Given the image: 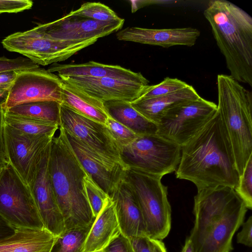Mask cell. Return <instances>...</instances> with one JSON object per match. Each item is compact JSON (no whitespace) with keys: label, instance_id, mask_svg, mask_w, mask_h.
<instances>
[{"label":"cell","instance_id":"7bdbcfd3","mask_svg":"<svg viewBox=\"0 0 252 252\" xmlns=\"http://www.w3.org/2000/svg\"><path fill=\"white\" fill-rule=\"evenodd\" d=\"M181 252H194L192 242L189 237L186 238L184 246Z\"/></svg>","mask_w":252,"mask_h":252},{"label":"cell","instance_id":"b9f144b4","mask_svg":"<svg viewBox=\"0 0 252 252\" xmlns=\"http://www.w3.org/2000/svg\"><path fill=\"white\" fill-rule=\"evenodd\" d=\"M154 244L153 252H167L164 243L161 240L153 239Z\"/></svg>","mask_w":252,"mask_h":252},{"label":"cell","instance_id":"44dd1931","mask_svg":"<svg viewBox=\"0 0 252 252\" xmlns=\"http://www.w3.org/2000/svg\"><path fill=\"white\" fill-rule=\"evenodd\" d=\"M200 96L191 85L166 95L135 100L131 106L150 121L158 124L172 109L196 100Z\"/></svg>","mask_w":252,"mask_h":252},{"label":"cell","instance_id":"9c48e42d","mask_svg":"<svg viewBox=\"0 0 252 252\" xmlns=\"http://www.w3.org/2000/svg\"><path fill=\"white\" fill-rule=\"evenodd\" d=\"M0 215L15 228H43L29 186L8 163L0 177Z\"/></svg>","mask_w":252,"mask_h":252},{"label":"cell","instance_id":"ee69618b","mask_svg":"<svg viewBox=\"0 0 252 252\" xmlns=\"http://www.w3.org/2000/svg\"><path fill=\"white\" fill-rule=\"evenodd\" d=\"M7 93L8 91L0 89V106L4 103L7 97Z\"/></svg>","mask_w":252,"mask_h":252},{"label":"cell","instance_id":"7402d4cb","mask_svg":"<svg viewBox=\"0 0 252 252\" xmlns=\"http://www.w3.org/2000/svg\"><path fill=\"white\" fill-rule=\"evenodd\" d=\"M120 233L114 204L109 197L92 224L83 252L102 250Z\"/></svg>","mask_w":252,"mask_h":252},{"label":"cell","instance_id":"4fadbf2b","mask_svg":"<svg viewBox=\"0 0 252 252\" xmlns=\"http://www.w3.org/2000/svg\"><path fill=\"white\" fill-rule=\"evenodd\" d=\"M60 126L66 133L92 150L122 161L120 148L105 125L83 116L61 103Z\"/></svg>","mask_w":252,"mask_h":252},{"label":"cell","instance_id":"83f0119b","mask_svg":"<svg viewBox=\"0 0 252 252\" xmlns=\"http://www.w3.org/2000/svg\"><path fill=\"white\" fill-rule=\"evenodd\" d=\"M4 123L22 132L35 135H54L59 126L52 123L32 118L14 116L4 112Z\"/></svg>","mask_w":252,"mask_h":252},{"label":"cell","instance_id":"1f68e13d","mask_svg":"<svg viewBox=\"0 0 252 252\" xmlns=\"http://www.w3.org/2000/svg\"><path fill=\"white\" fill-rule=\"evenodd\" d=\"M236 193L244 202L246 208L252 209V156L248 161L239 183L234 189Z\"/></svg>","mask_w":252,"mask_h":252},{"label":"cell","instance_id":"7c38bea8","mask_svg":"<svg viewBox=\"0 0 252 252\" xmlns=\"http://www.w3.org/2000/svg\"><path fill=\"white\" fill-rule=\"evenodd\" d=\"M51 143L41 153L28 186L44 228L57 237L65 229V226L49 172Z\"/></svg>","mask_w":252,"mask_h":252},{"label":"cell","instance_id":"8d00e7d4","mask_svg":"<svg viewBox=\"0 0 252 252\" xmlns=\"http://www.w3.org/2000/svg\"><path fill=\"white\" fill-rule=\"evenodd\" d=\"M133 252H153L154 244L153 239L147 236L133 237L129 239Z\"/></svg>","mask_w":252,"mask_h":252},{"label":"cell","instance_id":"4dcf8cb0","mask_svg":"<svg viewBox=\"0 0 252 252\" xmlns=\"http://www.w3.org/2000/svg\"><path fill=\"white\" fill-rule=\"evenodd\" d=\"M188 85L185 82L177 78L166 77L158 84L146 86L136 100L166 95L182 90Z\"/></svg>","mask_w":252,"mask_h":252},{"label":"cell","instance_id":"7a4b0ae2","mask_svg":"<svg viewBox=\"0 0 252 252\" xmlns=\"http://www.w3.org/2000/svg\"><path fill=\"white\" fill-rule=\"evenodd\" d=\"M190 238L194 252H231L232 239L247 208L233 188L218 186L197 191Z\"/></svg>","mask_w":252,"mask_h":252},{"label":"cell","instance_id":"ba28073f","mask_svg":"<svg viewBox=\"0 0 252 252\" xmlns=\"http://www.w3.org/2000/svg\"><path fill=\"white\" fill-rule=\"evenodd\" d=\"M97 39L62 40L46 37L32 29L11 34L1 41L7 50L20 54L39 65L64 61Z\"/></svg>","mask_w":252,"mask_h":252},{"label":"cell","instance_id":"d590c367","mask_svg":"<svg viewBox=\"0 0 252 252\" xmlns=\"http://www.w3.org/2000/svg\"><path fill=\"white\" fill-rule=\"evenodd\" d=\"M103 252H133L129 240L120 233L103 250Z\"/></svg>","mask_w":252,"mask_h":252},{"label":"cell","instance_id":"d4e9b609","mask_svg":"<svg viewBox=\"0 0 252 252\" xmlns=\"http://www.w3.org/2000/svg\"><path fill=\"white\" fill-rule=\"evenodd\" d=\"M103 103L110 117L127 127L137 135L157 134V125L135 110L130 102L110 100Z\"/></svg>","mask_w":252,"mask_h":252},{"label":"cell","instance_id":"603a6c76","mask_svg":"<svg viewBox=\"0 0 252 252\" xmlns=\"http://www.w3.org/2000/svg\"><path fill=\"white\" fill-rule=\"evenodd\" d=\"M56 236L46 228H17L0 241V252H50Z\"/></svg>","mask_w":252,"mask_h":252},{"label":"cell","instance_id":"f35d334b","mask_svg":"<svg viewBox=\"0 0 252 252\" xmlns=\"http://www.w3.org/2000/svg\"><path fill=\"white\" fill-rule=\"evenodd\" d=\"M4 110L0 106V164L5 165L8 163L6 157L4 142Z\"/></svg>","mask_w":252,"mask_h":252},{"label":"cell","instance_id":"f546056e","mask_svg":"<svg viewBox=\"0 0 252 252\" xmlns=\"http://www.w3.org/2000/svg\"><path fill=\"white\" fill-rule=\"evenodd\" d=\"M83 186L85 196L95 218L109 197L87 173L83 179Z\"/></svg>","mask_w":252,"mask_h":252},{"label":"cell","instance_id":"d6a6232c","mask_svg":"<svg viewBox=\"0 0 252 252\" xmlns=\"http://www.w3.org/2000/svg\"><path fill=\"white\" fill-rule=\"evenodd\" d=\"M105 126L119 146L120 151L122 147L131 143L138 135L109 116Z\"/></svg>","mask_w":252,"mask_h":252},{"label":"cell","instance_id":"d6986e66","mask_svg":"<svg viewBox=\"0 0 252 252\" xmlns=\"http://www.w3.org/2000/svg\"><path fill=\"white\" fill-rule=\"evenodd\" d=\"M200 35L195 28L152 29L139 27H127L118 32L117 38L144 44L169 48L175 45L193 46Z\"/></svg>","mask_w":252,"mask_h":252},{"label":"cell","instance_id":"9a60e30c","mask_svg":"<svg viewBox=\"0 0 252 252\" xmlns=\"http://www.w3.org/2000/svg\"><path fill=\"white\" fill-rule=\"evenodd\" d=\"M125 22H101L69 14L51 22L39 24L33 29L43 36L62 40H86L99 38L120 30Z\"/></svg>","mask_w":252,"mask_h":252},{"label":"cell","instance_id":"3957f363","mask_svg":"<svg viewBox=\"0 0 252 252\" xmlns=\"http://www.w3.org/2000/svg\"><path fill=\"white\" fill-rule=\"evenodd\" d=\"M204 15L230 76L252 87V18L225 0H210Z\"/></svg>","mask_w":252,"mask_h":252},{"label":"cell","instance_id":"60d3db41","mask_svg":"<svg viewBox=\"0 0 252 252\" xmlns=\"http://www.w3.org/2000/svg\"><path fill=\"white\" fill-rule=\"evenodd\" d=\"M15 228L0 215V241L14 234Z\"/></svg>","mask_w":252,"mask_h":252},{"label":"cell","instance_id":"836d02e7","mask_svg":"<svg viewBox=\"0 0 252 252\" xmlns=\"http://www.w3.org/2000/svg\"><path fill=\"white\" fill-rule=\"evenodd\" d=\"M39 67L27 58L8 59L0 57V72L9 70L21 71Z\"/></svg>","mask_w":252,"mask_h":252},{"label":"cell","instance_id":"e0dca14e","mask_svg":"<svg viewBox=\"0 0 252 252\" xmlns=\"http://www.w3.org/2000/svg\"><path fill=\"white\" fill-rule=\"evenodd\" d=\"M58 76L63 81L103 102L110 100L132 102L139 97L143 89L148 86L110 77Z\"/></svg>","mask_w":252,"mask_h":252},{"label":"cell","instance_id":"cb8c5ba5","mask_svg":"<svg viewBox=\"0 0 252 252\" xmlns=\"http://www.w3.org/2000/svg\"><path fill=\"white\" fill-rule=\"evenodd\" d=\"M61 103L83 116L104 125L109 117L103 102L63 80Z\"/></svg>","mask_w":252,"mask_h":252},{"label":"cell","instance_id":"5b68a950","mask_svg":"<svg viewBox=\"0 0 252 252\" xmlns=\"http://www.w3.org/2000/svg\"><path fill=\"white\" fill-rule=\"evenodd\" d=\"M218 112L229 138L240 176L252 156V93L230 75L217 76Z\"/></svg>","mask_w":252,"mask_h":252},{"label":"cell","instance_id":"52a82bcc","mask_svg":"<svg viewBox=\"0 0 252 252\" xmlns=\"http://www.w3.org/2000/svg\"><path fill=\"white\" fill-rule=\"evenodd\" d=\"M181 147L158 135H140L120 149L123 162L129 169L159 177L175 171Z\"/></svg>","mask_w":252,"mask_h":252},{"label":"cell","instance_id":"277c9868","mask_svg":"<svg viewBox=\"0 0 252 252\" xmlns=\"http://www.w3.org/2000/svg\"><path fill=\"white\" fill-rule=\"evenodd\" d=\"M51 143L49 172L65 229L92 224L95 218L85 196L83 179L87 172L61 126Z\"/></svg>","mask_w":252,"mask_h":252},{"label":"cell","instance_id":"5bb4252c","mask_svg":"<svg viewBox=\"0 0 252 252\" xmlns=\"http://www.w3.org/2000/svg\"><path fill=\"white\" fill-rule=\"evenodd\" d=\"M4 142L8 163L28 185L38 159L55 135H35L4 123Z\"/></svg>","mask_w":252,"mask_h":252},{"label":"cell","instance_id":"ffe728a7","mask_svg":"<svg viewBox=\"0 0 252 252\" xmlns=\"http://www.w3.org/2000/svg\"><path fill=\"white\" fill-rule=\"evenodd\" d=\"M58 75L90 77H110L149 85V81L140 73L119 65L102 64L94 61L79 64H52L47 69Z\"/></svg>","mask_w":252,"mask_h":252},{"label":"cell","instance_id":"30bf717a","mask_svg":"<svg viewBox=\"0 0 252 252\" xmlns=\"http://www.w3.org/2000/svg\"><path fill=\"white\" fill-rule=\"evenodd\" d=\"M217 111L215 103L200 96L167 113L157 124V134L181 147L195 135Z\"/></svg>","mask_w":252,"mask_h":252},{"label":"cell","instance_id":"f1b7e54d","mask_svg":"<svg viewBox=\"0 0 252 252\" xmlns=\"http://www.w3.org/2000/svg\"><path fill=\"white\" fill-rule=\"evenodd\" d=\"M68 14L101 22L116 21L122 19L107 5L96 2H85L78 9Z\"/></svg>","mask_w":252,"mask_h":252},{"label":"cell","instance_id":"8fae6325","mask_svg":"<svg viewBox=\"0 0 252 252\" xmlns=\"http://www.w3.org/2000/svg\"><path fill=\"white\" fill-rule=\"evenodd\" d=\"M62 85V80L58 75L40 67L19 71L2 107L6 110L25 102L56 101L61 103Z\"/></svg>","mask_w":252,"mask_h":252},{"label":"cell","instance_id":"f6af8a7d","mask_svg":"<svg viewBox=\"0 0 252 252\" xmlns=\"http://www.w3.org/2000/svg\"><path fill=\"white\" fill-rule=\"evenodd\" d=\"M6 165V164H5ZM5 165L0 164V177Z\"/></svg>","mask_w":252,"mask_h":252},{"label":"cell","instance_id":"bcb514c9","mask_svg":"<svg viewBox=\"0 0 252 252\" xmlns=\"http://www.w3.org/2000/svg\"><path fill=\"white\" fill-rule=\"evenodd\" d=\"M102 252V250H100V251H94V252Z\"/></svg>","mask_w":252,"mask_h":252},{"label":"cell","instance_id":"ab89813d","mask_svg":"<svg viewBox=\"0 0 252 252\" xmlns=\"http://www.w3.org/2000/svg\"><path fill=\"white\" fill-rule=\"evenodd\" d=\"M19 71L9 70L0 72V89L8 91Z\"/></svg>","mask_w":252,"mask_h":252},{"label":"cell","instance_id":"4316f807","mask_svg":"<svg viewBox=\"0 0 252 252\" xmlns=\"http://www.w3.org/2000/svg\"><path fill=\"white\" fill-rule=\"evenodd\" d=\"M93 223L65 229L56 237L50 252H83Z\"/></svg>","mask_w":252,"mask_h":252},{"label":"cell","instance_id":"484cf974","mask_svg":"<svg viewBox=\"0 0 252 252\" xmlns=\"http://www.w3.org/2000/svg\"><path fill=\"white\" fill-rule=\"evenodd\" d=\"M61 103L56 101L25 102L6 110V114L24 117L60 126Z\"/></svg>","mask_w":252,"mask_h":252},{"label":"cell","instance_id":"8992f818","mask_svg":"<svg viewBox=\"0 0 252 252\" xmlns=\"http://www.w3.org/2000/svg\"><path fill=\"white\" fill-rule=\"evenodd\" d=\"M126 178L133 188L142 211L146 236L162 240L168 235L171 209L167 198V187L161 177L129 169Z\"/></svg>","mask_w":252,"mask_h":252},{"label":"cell","instance_id":"2e32d148","mask_svg":"<svg viewBox=\"0 0 252 252\" xmlns=\"http://www.w3.org/2000/svg\"><path fill=\"white\" fill-rule=\"evenodd\" d=\"M65 134L72 149L85 170L111 198L119 183L126 177L128 167L122 161L100 154L73 136L66 132Z\"/></svg>","mask_w":252,"mask_h":252},{"label":"cell","instance_id":"e575fe53","mask_svg":"<svg viewBox=\"0 0 252 252\" xmlns=\"http://www.w3.org/2000/svg\"><path fill=\"white\" fill-rule=\"evenodd\" d=\"M32 5L30 0H0V13H18L31 9Z\"/></svg>","mask_w":252,"mask_h":252},{"label":"cell","instance_id":"74e56055","mask_svg":"<svg viewBox=\"0 0 252 252\" xmlns=\"http://www.w3.org/2000/svg\"><path fill=\"white\" fill-rule=\"evenodd\" d=\"M241 231L237 235L238 243L244 245L249 247L252 246V217L242 223Z\"/></svg>","mask_w":252,"mask_h":252},{"label":"cell","instance_id":"6da1fadb","mask_svg":"<svg viewBox=\"0 0 252 252\" xmlns=\"http://www.w3.org/2000/svg\"><path fill=\"white\" fill-rule=\"evenodd\" d=\"M178 179L193 183L197 191L218 186L235 189L240 176L227 131L218 112L181 146Z\"/></svg>","mask_w":252,"mask_h":252},{"label":"cell","instance_id":"ac0fdd59","mask_svg":"<svg viewBox=\"0 0 252 252\" xmlns=\"http://www.w3.org/2000/svg\"><path fill=\"white\" fill-rule=\"evenodd\" d=\"M111 198L114 204L121 233L128 239L146 236L144 221L136 193L126 177L119 183Z\"/></svg>","mask_w":252,"mask_h":252}]
</instances>
